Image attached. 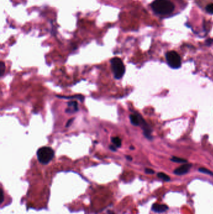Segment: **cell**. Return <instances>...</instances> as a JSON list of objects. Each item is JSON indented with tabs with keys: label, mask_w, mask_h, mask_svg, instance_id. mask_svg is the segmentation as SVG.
Masks as SVG:
<instances>
[{
	"label": "cell",
	"mask_w": 213,
	"mask_h": 214,
	"mask_svg": "<svg viewBox=\"0 0 213 214\" xmlns=\"http://www.w3.org/2000/svg\"><path fill=\"white\" fill-rule=\"evenodd\" d=\"M212 43H213V39H208L206 41V43L207 45H211Z\"/></svg>",
	"instance_id": "19"
},
{
	"label": "cell",
	"mask_w": 213,
	"mask_h": 214,
	"mask_svg": "<svg viewBox=\"0 0 213 214\" xmlns=\"http://www.w3.org/2000/svg\"><path fill=\"white\" fill-rule=\"evenodd\" d=\"M166 58L169 66L173 68H178L181 65V57L174 51L169 52L166 55Z\"/></svg>",
	"instance_id": "4"
},
{
	"label": "cell",
	"mask_w": 213,
	"mask_h": 214,
	"mask_svg": "<svg viewBox=\"0 0 213 214\" xmlns=\"http://www.w3.org/2000/svg\"><path fill=\"white\" fill-rule=\"evenodd\" d=\"M116 147L114 145H110V149H111L112 151L113 152H116Z\"/></svg>",
	"instance_id": "20"
},
{
	"label": "cell",
	"mask_w": 213,
	"mask_h": 214,
	"mask_svg": "<svg viewBox=\"0 0 213 214\" xmlns=\"http://www.w3.org/2000/svg\"><path fill=\"white\" fill-rule=\"evenodd\" d=\"M78 110V105L76 101H72L68 102V108L66 110V113H72L76 112Z\"/></svg>",
	"instance_id": "6"
},
{
	"label": "cell",
	"mask_w": 213,
	"mask_h": 214,
	"mask_svg": "<svg viewBox=\"0 0 213 214\" xmlns=\"http://www.w3.org/2000/svg\"><path fill=\"white\" fill-rule=\"evenodd\" d=\"M110 214H114L113 212H110Z\"/></svg>",
	"instance_id": "22"
},
{
	"label": "cell",
	"mask_w": 213,
	"mask_h": 214,
	"mask_svg": "<svg viewBox=\"0 0 213 214\" xmlns=\"http://www.w3.org/2000/svg\"><path fill=\"white\" fill-rule=\"evenodd\" d=\"M4 201V194L3 189H0V204H2Z\"/></svg>",
	"instance_id": "16"
},
{
	"label": "cell",
	"mask_w": 213,
	"mask_h": 214,
	"mask_svg": "<svg viewBox=\"0 0 213 214\" xmlns=\"http://www.w3.org/2000/svg\"><path fill=\"white\" fill-rule=\"evenodd\" d=\"M168 209V207L166 205H161L155 204L152 207V210L156 213H162L166 211Z\"/></svg>",
	"instance_id": "7"
},
{
	"label": "cell",
	"mask_w": 213,
	"mask_h": 214,
	"mask_svg": "<svg viewBox=\"0 0 213 214\" xmlns=\"http://www.w3.org/2000/svg\"><path fill=\"white\" fill-rule=\"evenodd\" d=\"M126 159H128L129 160H132V158L130 157V156H126Z\"/></svg>",
	"instance_id": "21"
},
{
	"label": "cell",
	"mask_w": 213,
	"mask_h": 214,
	"mask_svg": "<svg viewBox=\"0 0 213 214\" xmlns=\"http://www.w3.org/2000/svg\"><path fill=\"white\" fill-rule=\"evenodd\" d=\"M206 10L208 13L213 15V3H211L206 6Z\"/></svg>",
	"instance_id": "14"
},
{
	"label": "cell",
	"mask_w": 213,
	"mask_h": 214,
	"mask_svg": "<svg viewBox=\"0 0 213 214\" xmlns=\"http://www.w3.org/2000/svg\"><path fill=\"white\" fill-rule=\"evenodd\" d=\"M171 160L174 162H176V163H186L187 160L183 159H181L180 157H173L171 159Z\"/></svg>",
	"instance_id": "11"
},
{
	"label": "cell",
	"mask_w": 213,
	"mask_h": 214,
	"mask_svg": "<svg viewBox=\"0 0 213 214\" xmlns=\"http://www.w3.org/2000/svg\"><path fill=\"white\" fill-rule=\"evenodd\" d=\"M74 120V118H72V119H70V120H68V123H66V127H69L71 124H72V122H73V121Z\"/></svg>",
	"instance_id": "18"
},
{
	"label": "cell",
	"mask_w": 213,
	"mask_h": 214,
	"mask_svg": "<svg viewBox=\"0 0 213 214\" xmlns=\"http://www.w3.org/2000/svg\"><path fill=\"white\" fill-rule=\"evenodd\" d=\"M157 175L159 178H161V179H162L164 181H169L170 180V177L168 175L165 174L164 173L159 172L158 173Z\"/></svg>",
	"instance_id": "10"
},
{
	"label": "cell",
	"mask_w": 213,
	"mask_h": 214,
	"mask_svg": "<svg viewBox=\"0 0 213 214\" xmlns=\"http://www.w3.org/2000/svg\"><path fill=\"white\" fill-rule=\"evenodd\" d=\"M192 165L189 164V163H186L184 164L183 165H181L180 167L177 168L174 171V174L177 175H184L186 173H187L190 169L191 168Z\"/></svg>",
	"instance_id": "5"
},
{
	"label": "cell",
	"mask_w": 213,
	"mask_h": 214,
	"mask_svg": "<svg viewBox=\"0 0 213 214\" xmlns=\"http://www.w3.org/2000/svg\"><path fill=\"white\" fill-rule=\"evenodd\" d=\"M151 7L156 13L162 15H169L174 9V4L169 0H155L151 4Z\"/></svg>",
	"instance_id": "1"
},
{
	"label": "cell",
	"mask_w": 213,
	"mask_h": 214,
	"mask_svg": "<svg viewBox=\"0 0 213 214\" xmlns=\"http://www.w3.org/2000/svg\"><path fill=\"white\" fill-rule=\"evenodd\" d=\"M59 98H66V99H70V98H78L79 100H81V102H83L84 100V97L82 96V95H75V96H73V97H59Z\"/></svg>",
	"instance_id": "12"
},
{
	"label": "cell",
	"mask_w": 213,
	"mask_h": 214,
	"mask_svg": "<svg viewBox=\"0 0 213 214\" xmlns=\"http://www.w3.org/2000/svg\"><path fill=\"white\" fill-rule=\"evenodd\" d=\"M110 63L114 78L116 79L121 78L125 73V66L121 59L115 57L111 59Z\"/></svg>",
	"instance_id": "3"
},
{
	"label": "cell",
	"mask_w": 213,
	"mask_h": 214,
	"mask_svg": "<svg viewBox=\"0 0 213 214\" xmlns=\"http://www.w3.org/2000/svg\"><path fill=\"white\" fill-rule=\"evenodd\" d=\"M5 70V65L3 62H2L0 63V76L1 77L3 76Z\"/></svg>",
	"instance_id": "15"
},
{
	"label": "cell",
	"mask_w": 213,
	"mask_h": 214,
	"mask_svg": "<svg viewBox=\"0 0 213 214\" xmlns=\"http://www.w3.org/2000/svg\"><path fill=\"white\" fill-rule=\"evenodd\" d=\"M111 141L114 146L117 148L121 147V140L119 137H113L111 138Z\"/></svg>",
	"instance_id": "9"
},
{
	"label": "cell",
	"mask_w": 213,
	"mask_h": 214,
	"mask_svg": "<svg viewBox=\"0 0 213 214\" xmlns=\"http://www.w3.org/2000/svg\"><path fill=\"white\" fill-rule=\"evenodd\" d=\"M54 156L53 149L49 147H43L38 149L37 152V157L38 161L44 165L50 163Z\"/></svg>",
	"instance_id": "2"
},
{
	"label": "cell",
	"mask_w": 213,
	"mask_h": 214,
	"mask_svg": "<svg viewBox=\"0 0 213 214\" xmlns=\"http://www.w3.org/2000/svg\"><path fill=\"white\" fill-rule=\"evenodd\" d=\"M199 171L201 173H206V174H208V175H213V172H212L211 171H210L209 170L207 169H205V168H203V167H201V168H199Z\"/></svg>",
	"instance_id": "13"
},
{
	"label": "cell",
	"mask_w": 213,
	"mask_h": 214,
	"mask_svg": "<svg viewBox=\"0 0 213 214\" xmlns=\"http://www.w3.org/2000/svg\"><path fill=\"white\" fill-rule=\"evenodd\" d=\"M145 172L146 173H148V174H153V173H155V171H154L152 169H145Z\"/></svg>",
	"instance_id": "17"
},
{
	"label": "cell",
	"mask_w": 213,
	"mask_h": 214,
	"mask_svg": "<svg viewBox=\"0 0 213 214\" xmlns=\"http://www.w3.org/2000/svg\"><path fill=\"white\" fill-rule=\"evenodd\" d=\"M131 123L134 126H139L141 124V116L139 114H132L129 116Z\"/></svg>",
	"instance_id": "8"
}]
</instances>
